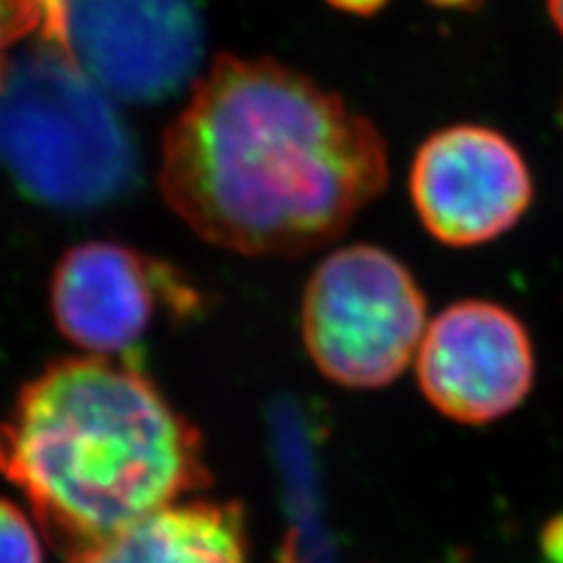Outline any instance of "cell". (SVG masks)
I'll return each instance as SVG.
<instances>
[{"mask_svg": "<svg viewBox=\"0 0 563 563\" xmlns=\"http://www.w3.org/2000/svg\"><path fill=\"white\" fill-rule=\"evenodd\" d=\"M59 41L106 92L132 103L184 92L205 55L192 0H59Z\"/></svg>", "mask_w": 563, "mask_h": 563, "instance_id": "cell-6", "label": "cell"}, {"mask_svg": "<svg viewBox=\"0 0 563 563\" xmlns=\"http://www.w3.org/2000/svg\"><path fill=\"white\" fill-rule=\"evenodd\" d=\"M113 101L59 41L35 35L0 68V167L47 207L120 200L139 179V151Z\"/></svg>", "mask_w": 563, "mask_h": 563, "instance_id": "cell-3", "label": "cell"}, {"mask_svg": "<svg viewBox=\"0 0 563 563\" xmlns=\"http://www.w3.org/2000/svg\"><path fill=\"white\" fill-rule=\"evenodd\" d=\"M68 563H250L238 503H174L70 554Z\"/></svg>", "mask_w": 563, "mask_h": 563, "instance_id": "cell-9", "label": "cell"}, {"mask_svg": "<svg viewBox=\"0 0 563 563\" xmlns=\"http://www.w3.org/2000/svg\"><path fill=\"white\" fill-rule=\"evenodd\" d=\"M430 3H434L439 8H463V10H470L474 3H479V0H430Z\"/></svg>", "mask_w": 563, "mask_h": 563, "instance_id": "cell-14", "label": "cell"}, {"mask_svg": "<svg viewBox=\"0 0 563 563\" xmlns=\"http://www.w3.org/2000/svg\"><path fill=\"white\" fill-rule=\"evenodd\" d=\"M536 196L531 167L512 139L477 122L432 132L409 169V198L426 233L451 250L507 235Z\"/></svg>", "mask_w": 563, "mask_h": 563, "instance_id": "cell-5", "label": "cell"}, {"mask_svg": "<svg viewBox=\"0 0 563 563\" xmlns=\"http://www.w3.org/2000/svg\"><path fill=\"white\" fill-rule=\"evenodd\" d=\"M366 115L273 59L221 57L167 132L161 188L207 242L303 256L339 240L387 186Z\"/></svg>", "mask_w": 563, "mask_h": 563, "instance_id": "cell-1", "label": "cell"}, {"mask_svg": "<svg viewBox=\"0 0 563 563\" xmlns=\"http://www.w3.org/2000/svg\"><path fill=\"white\" fill-rule=\"evenodd\" d=\"M561 120H563V106H561Z\"/></svg>", "mask_w": 563, "mask_h": 563, "instance_id": "cell-15", "label": "cell"}, {"mask_svg": "<svg viewBox=\"0 0 563 563\" xmlns=\"http://www.w3.org/2000/svg\"><path fill=\"white\" fill-rule=\"evenodd\" d=\"M0 472L70 554L211 484L200 432L134 362L97 355L22 387L0 422Z\"/></svg>", "mask_w": 563, "mask_h": 563, "instance_id": "cell-2", "label": "cell"}, {"mask_svg": "<svg viewBox=\"0 0 563 563\" xmlns=\"http://www.w3.org/2000/svg\"><path fill=\"white\" fill-rule=\"evenodd\" d=\"M327 3L352 16H374L390 3V0H327Z\"/></svg>", "mask_w": 563, "mask_h": 563, "instance_id": "cell-12", "label": "cell"}, {"mask_svg": "<svg viewBox=\"0 0 563 563\" xmlns=\"http://www.w3.org/2000/svg\"><path fill=\"white\" fill-rule=\"evenodd\" d=\"M428 322V298L416 275L368 242L331 252L308 277L301 301L308 357L347 390L395 383L416 362Z\"/></svg>", "mask_w": 563, "mask_h": 563, "instance_id": "cell-4", "label": "cell"}, {"mask_svg": "<svg viewBox=\"0 0 563 563\" xmlns=\"http://www.w3.org/2000/svg\"><path fill=\"white\" fill-rule=\"evenodd\" d=\"M41 29V12L35 0H0V68L5 64V49Z\"/></svg>", "mask_w": 563, "mask_h": 563, "instance_id": "cell-11", "label": "cell"}, {"mask_svg": "<svg viewBox=\"0 0 563 563\" xmlns=\"http://www.w3.org/2000/svg\"><path fill=\"white\" fill-rule=\"evenodd\" d=\"M196 306V291L167 263L113 242L74 246L52 279L59 331L97 357L130 360L155 320Z\"/></svg>", "mask_w": 563, "mask_h": 563, "instance_id": "cell-8", "label": "cell"}, {"mask_svg": "<svg viewBox=\"0 0 563 563\" xmlns=\"http://www.w3.org/2000/svg\"><path fill=\"white\" fill-rule=\"evenodd\" d=\"M544 8H548L550 22L563 38V0H544Z\"/></svg>", "mask_w": 563, "mask_h": 563, "instance_id": "cell-13", "label": "cell"}, {"mask_svg": "<svg viewBox=\"0 0 563 563\" xmlns=\"http://www.w3.org/2000/svg\"><path fill=\"white\" fill-rule=\"evenodd\" d=\"M0 563H43V544L14 503L0 498Z\"/></svg>", "mask_w": 563, "mask_h": 563, "instance_id": "cell-10", "label": "cell"}, {"mask_svg": "<svg viewBox=\"0 0 563 563\" xmlns=\"http://www.w3.org/2000/svg\"><path fill=\"white\" fill-rule=\"evenodd\" d=\"M422 397L461 426L517 411L536 383V347L521 317L486 298H463L428 322L416 352Z\"/></svg>", "mask_w": 563, "mask_h": 563, "instance_id": "cell-7", "label": "cell"}]
</instances>
